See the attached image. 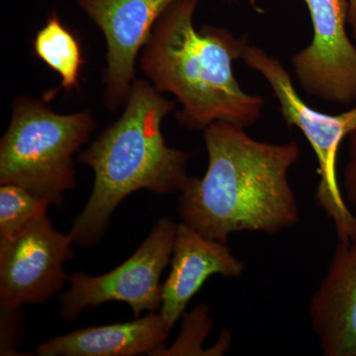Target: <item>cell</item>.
<instances>
[{"instance_id": "1", "label": "cell", "mask_w": 356, "mask_h": 356, "mask_svg": "<svg viewBox=\"0 0 356 356\" xmlns=\"http://www.w3.org/2000/svg\"><path fill=\"white\" fill-rule=\"evenodd\" d=\"M203 134L207 170L203 177H189L180 191L182 222L224 243L240 232L274 235L298 222V201L288 177L301 158L296 142H261L245 128L222 121Z\"/></svg>"}, {"instance_id": "2", "label": "cell", "mask_w": 356, "mask_h": 356, "mask_svg": "<svg viewBox=\"0 0 356 356\" xmlns=\"http://www.w3.org/2000/svg\"><path fill=\"white\" fill-rule=\"evenodd\" d=\"M200 0H178L161 16L140 54V69L156 90L181 104L180 126L204 131L215 122L248 128L261 119L264 99L245 92L234 72L250 41L193 18Z\"/></svg>"}, {"instance_id": "3", "label": "cell", "mask_w": 356, "mask_h": 356, "mask_svg": "<svg viewBox=\"0 0 356 356\" xmlns=\"http://www.w3.org/2000/svg\"><path fill=\"white\" fill-rule=\"evenodd\" d=\"M175 107L149 81L136 79L123 113L79 154V163L92 168L95 179L70 229L74 243L90 248L99 243L114 211L134 192L163 195L182 191L191 154L168 147L161 132L163 119Z\"/></svg>"}, {"instance_id": "4", "label": "cell", "mask_w": 356, "mask_h": 356, "mask_svg": "<svg viewBox=\"0 0 356 356\" xmlns=\"http://www.w3.org/2000/svg\"><path fill=\"white\" fill-rule=\"evenodd\" d=\"M95 126L89 110L60 114L44 99L15 98L0 142V184L19 185L60 206L76 187L74 156Z\"/></svg>"}, {"instance_id": "5", "label": "cell", "mask_w": 356, "mask_h": 356, "mask_svg": "<svg viewBox=\"0 0 356 356\" xmlns=\"http://www.w3.org/2000/svg\"><path fill=\"white\" fill-rule=\"evenodd\" d=\"M242 60L270 86L285 123L298 129L308 140L320 175L316 204L334 224L339 243L355 242L356 216L339 186L337 163L341 143L356 130V106L337 115L312 108L299 95L286 67L261 47L248 44Z\"/></svg>"}, {"instance_id": "6", "label": "cell", "mask_w": 356, "mask_h": 356, "mask_svg": "<svg viewBox=\"0 0 356 356\" xmlns=\"http://www.w3.org/2000/svg\"><path fill=\"white\" fill-rule=\"evenodd\" d=\"M177 224L161 218L132 257L109 273L90 276L74 273L69 291L60 297L63 317L74 322L89 307L117 301L128 304L134 316L161 309V277L172 261Z\"/></svg>"}, {"instance_id": "7", "label": "cell", "mask_w": 356, "mask_h": 356, "mask_svg": "<svg viewBox=\"0 0 356 356\" xmlns=\"http://www.w3.org/2000/svg\"><path fill=\"white\" fill-rule=\"evenodd\" d=\"M72 236L54 228L44 215L0 238V305L21 308L53 298L70 276L64 264L74 259Z\"/></svg>"}, {"instance_id": "8", "label": "cell", "mask_w": 356, "mask_h": 356, "mask_svg": "<svg viewBox=\"0 0 356 356\" xmlns=\"http://www.w3.org/2000/svg\"><path fill=\"white\" fill-rule=\"evenodd\" d=\"M310 13L311 43L291 65L307 95L334 104L356 102V46L348 33V0H304Z\"/></svg>"}, {"instance_id": "9", "label": "cell", "mask_w": 356, "mask_h": 356, "mask_svg": "<svg viewBox=\"0 0 356 356\" xmlns=\"http://www.w3.org/2000/svg\"><path fill=\"white\" fill-rule=\"evenodd\" d=\"M178 0H76L106 40L105 103L116 111L125 105L136 60L166 9Z\"/></svg>"}, {"instance_id": "10", "label": "cell", "mask_w": 356, "mask_h": 356, "mask_svg": "<svg viewBox=\"0 0 356 356\" xmlns=\"http://www.w3.org/2000/svg\"><path fill=\"white\" fill-rule=\"evenodd\" d=\"M170 264L172 271L161 284L159 314L172 330L210 276L238 278L245 270L227 243L206 238L185 222L177 224Z\"/></svg>"}, {"instance_id": "11", "label": "cell", "mask_w": 356, "mask_h": 356, "mask_svg": "<svg viewBox=\"0 0 356 356\" xmlns=\"http://www.w3.org/2000/svg\"><path fill=\"white\" fill-rule=\"evenodd\" d=\"M310 318L327 356H356V241L339 243L310 302Z\"/></svg>"}, {"instance_id": "12", "label": "cell", "mask_w": 356, "mask_h": 356, "mask_svg": "<svg viewBox=\"0 0 356 356\" xmlns=\"http://www.w3.org/2000/svg\"><path fill=\"white\" fill-rule=\"evenodd\" d=\"M172 329L161 314L149 313L132 322L89 327L40 344L41 356L154 355L165 348Z\"/></svg>"}, {"instance_id": "13", "label": "cell", "mask_w": 356, "mask_h": 356, "mask_svg": "<svg viewBox=\"0 0 356 356\" xmlns=\"http://www.w3.org/2000/svg\"><path fill=\"white\" fill-rule=\"evenodd\" d=\"M33 48L37 58L60 76V86L49 91L44 102H51L60 89L69 93L79 88V74L84 64L81 44L57 14H51L37 32Z\"/></svg>"}, {"instance_id": "14", "label": "cell", "mask_w": 356, "mask_h": 356, "mask_svg": "<svg viewBox=\"0 0 356 356\" xmlns=\"http://www.w3.org/2000/svg\"><path fill=\"white\" fill-rule=\"evenodd\" d=\"M47 199L15 184L0 186V238L19 231L35 219L47 215Z\"/></svg>"}, {"instance_id": "15", "label": "cell", "mask_w": 356, "mask_h": 356, "mask_svg": "<svg viewBox=\"0 0 356 356\" xmlns=\"http://www.w3.org/2000/svg\"><path fill=\"white\" fill-rule=\"evenodd\" d=\"M207 306H200L191 313L184 315L182 332L170 348H161L154 355H209L203 350L201 343L212 330Z\"/></svg>"}, {"instance_id": "16", "label": "cell", "mask_w": 356, "mask_h": 356, "mask_svg": "<svg viewBox=\"0 0 356 356\" xmlns=\"http://www.w3.org/2000/svg\"><path fill=\"white\" fill-rule=\"evenodd\" d=\"M1 341H0V355H15L16 346H19L22 318L20 308L6 309L1 307Z\"/></svg>"}, {"instance_id": "17", "label": "cell", "mask_w": 356, "mask_h": 356, "mask_svg": "<svg viewBox=\"0 0 356 356\" xmlns=\"http://www.w3.org/2000/svg\"><path fill=\"white\" fill-rule=\"evenodd\" d=\"M348 161L344 168L343 188L346 200L356 210V130L350 134Z\"/></svg>"}, {"instance_id": "18", "label": "cell", "mask_w": 356, "mask_h": 356, "mask_svg": "<svg viewBox=\"0 0 356 356\" xmlns=\"http://www.w3.org/2000/svg\"><path fill=\"white\" fill-rule=\"evenodd\" d=\"M348 25L356 42V0H348Z\"/></svg>"}, {"instance_id": "19", "label": "cell", "mask_w": 356, "mask_h": 356, "mask_svg": "<svg viewBox=\"0 0 356 356\" xmlns=\"http://www.w3.org/2000/svg\"><path fill=\"white\" fill-rule=\"evenodd\" d=\"M229 2L235 1V0H228Z\"/></svg>"}]
</instances>
